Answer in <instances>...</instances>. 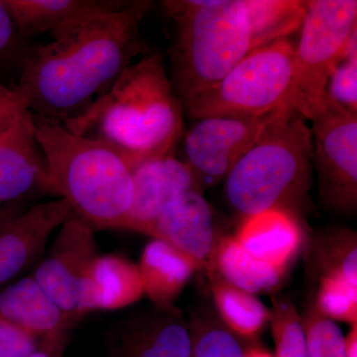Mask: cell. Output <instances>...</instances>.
I'll use <instances>...</instances> for the list:
<instances>
[{
	"instance_id": "obj_25",
	"label": "cell",
	"mask_w": 357,
	"mask_h": 357,
	"mask_svg": "<svg viewBox=\"0 0 357 357\" xmlns=\"http://www.w3.org/2000/svg\"><path fill=\"white\" fill-rule=\"evenodd\" d=\"M326 102L357 115V30L337 59L326 84Z\"/></svg>"
},
{
	"instance_id": "obj_23",
	"label": "cell",
	"mask_w": 357,
	"mask_h": 357,
	"mask_svg": "<svg viewBox=\"0 0 357 357\" xmlns=\"http://www.w3.org/2000/svg\"><path fill=\"white\" fill-rule=\"evenodd\" d=\"M250 27L251 50L289 38L300 30L306 3L300 0H244Z\"/></svg>"
},
{
	"instance_id": "obj_26",
	"label": "cell",
	"mask_w": 357,
	"mask_h": 357,
	"mask_svg": "<svg viewBox=\"0 0 357 357\" xmlns=\"http://www.w3.org/2000/svg\"><path fill=\"white\" fill-rule=\"evenodd\" d=\"M270 319L276 354L275 357H307L302 318L292 303L275 300Z\"/></svg>"
},
{
	"instance_id": "obj_11",
	"label": "cell",
	"mask_w": 357,
	"mask_h": 357,
	"mask_svg": "<svg viewBox=\"0 0 357 357\" xmlns=\"http://www.w3.org/2000/svg\"><path fill=\"white\" fill-rule=\"evenodd\" d=\"M105 349V357H191L189 326L174 306L154 305L112 321Z\"/></svg>"
},
{
	"instance_id": "obj_27",
	"label": "cell",
	"mask_w": 357,
	"mask_h": 357,
	"mask_svg": "<svg viewBox=\"0 0 357 357\" xmlns=\"http://www.w3.org/2000/svg\"><path fill=\"white\" fill-rule=\"evenodd\" d=\"M189 331L191 357H245L236 335L213 321L196 318Z\"/></svg>"
},
{
	"instance_id": "obj_17",
	"label": "cell",
	"mask_w": 357,
	"mask_h": 357,
	"mask_svg": "<svg viewBox=\"0 0 357 357\" xmlns=\"http://www.w3.org/2000/svg\"><path fill=\"white\" fill-rule=\"evenodd\" d=\"M236 241L257 259L285 271L302 243V230L293 213L263 211L244 218Z\"/></svg>"
},
{
	"instance_id": "obj_4",
	"label": "cell",
	"mask_w": 357,
	"mask_h": 357,
	"mask_svg": "<svg viewBox=\"0 0 357 357\" xmlns=\"http://www.w3.org/2000/svg\"><path fill=\"white\" fill-rule=\"evenodd\" d=\"M312 154L306 119L282 107L225 177L227 203L244 218L270 210L292 213L311 185Z\"/></svg>"
},
{
	"instance_id": "obj_35",
	"label": "cell",
	"mask_w": 357,
	"mask_h": 357,
	"mask_svg": "<svg viewBox=\"0 0 357 357\" xmlns=\"http://www.w3.org/2000/svg\"><path fill=\"white\" fill-rule=\"evenodd\" d=\"M244 354L245 357H275L273 354L260 347H249L244 349Z\"/></svg>"
},
{
	"instance_id": "obj_19",
	"label": "cell",
	"mask_w": 357,
	"mask_h": 357,
	"mask_svg": "<svg viewBox=\"0 0 357 357\" xmlns=\"http://www.w3.org/2000/svg\"><path fill=\"white\" fill-rule=\"evenodd\" d=\"M199 268L189 256L154 239L144 249L138 269L144 293L154 305L171 307Z\"/></svg>"
},
{
	"instance_id": "obj_7",
	"label": "cell",
	"mask_w": 357,
	"mask_h": 357,
	"mask_svg": "<svg viewBox=\"0 0 357 357\" xmlns=\"http://www.w3.org/2000/svg\"><path fill=\"white\" fill-rule=\"evenodd\" d=\"M295 44L291 109L312 121L326 105V84L345 44L357 30L356 0H310Z\"/></svg>"
},
{
	"instance_id": "obj_28",
	"label": "cell",
	"mask_w": 357,
	"mask_h": 357,
	"mask_svg": "<svg viewBox=\"0 0 357 357\" xmlns=\"http://www.w3.org/2000/svg\"><path fill=\"white\" fill-rule=\"evenodd\" d=\"M314 307L326 319L357 325V288L338 277L323 276Z\"/></svg>"
},
{
	"instance_id": "obj_6",
	"label": "cell",
	"mask_w": 357,
	"mask_h": 357,
	"mask_svg": "<svg viewBox=\"0 0 357 357\" xmlns=\"http://www.w3.org/2000/svg\"><path fill=\"white\" fill-rule=\"evenodd\" d=\"M295 44L290 38L253 49L218 83L182 103L192 121L261 116L288 105Z\"/></svg>"
},
{
	"instance_id": "obj_15",
	"label": "cell",
	"mask_w": 357,
	"mask_h": 357,
	"mask_svg": "<svg viewBox=\"0 0 357 357\" xmlns=\"http://www.w3.org/2000/svg\"><path fill=\"white\" fill-rule=\"evenodd\" d=\"M145 234L189 256L199 267H208L218 239L213 211L203 191L191 190L164 208Z\"/></svg>"
},
{
	"instance_id": "obj_14",
	"label": "cell",
	"mask_w": 357,
	"mask_h": 357,
	"mask_svg": "<svg viewBox=\"0 0 357 357\" xmlns=\"http://www.w3.org/2000/svg\"><path fill=\"white\" fill-rule=\"evenodd\" d=\"M132 182V204L121 229L144 234L171 202L185 192L201 190L189 167L173 155L134 167Z\"/></svg>"
},
{
	"instance_id": "obj_12",
	"label": "cell",
	"mask_w": 357,
	"mask_h": 357,
	"mask_svg": "<svg viewBox=\"0 0 357 357\" xmlns=\"http://www.w3.org/2000/svg\"><path fill=\"white\" fill-rule=\"evenodd\" d=\"M75 217L70 204L59 198L0 220V286L38 261L53 232Z\"/></svg>"
},
{
	"instance_id": "obj_20",
	"label": "cell",
	"mask_w": 357,
	"mask_h": 357,
	"mask_svg": "<svg viewBox=\"0 0 357 357\" xmlns=\"http://www.w3.org/2000/svg\"><path fill=\"white\" fill-rule=\"evenodd\" d=\"M208 268L230 285L253 295L274 292L285 273L251 255L234 236L217 241Z\"/></svg>"
},
{
	"instance_id": "obj_30",
	"label": "cell",
	"mask_w": 357,
	"mask_h": 357,
	"mask_svg": "<svg viewBox=\"0 0 357 357\" xmlns=\"http://www.w3.org/2000/svg\"><path fill=\"white\" fill-rule=\"evenodd\" d=\"M36 45L18 33L13 18L0 0V77L14 72L20 73V77Z\"/></svg>"
},
{
	"instance_id": "obj_16",
	"label": "cell",
	"mask_w": 357,
	"mask_h": 357,
	"mask_svg": "<svg viewBox=\"0 0 357 357\" xmlns=\"http://www.w3.org/2000/svg\"><path fill=\"white\" fill-rule=\"evenodd\" d=\"M0 321L45 338L68 335L75 326V321L59 309L32 275L0 290Z\"/></svg>"
},
{
	"instance_id": "obj_9",
	"label": "cell",
	"mask_w": 357,
	"mask_h": 357,
	"mask_svg": "<svg viewBox=\"0 0 357 357\" xmlns=\"http://www.w3.org/2000/svg\"><path fill=\"white\" fill-rule=\"evenodd\" d=\"M311 122L319 198L331 210L352 213L357 206V115L326 102Z\"/></svg>"
},
{
	"instance_id": "obj_33",
	"label": "cell",
	"mask_w": 357,
	"mask_h": 357,
	"mask_svg": "<svg viewBox=\"0 0 357 357\" xmlns=\"http://www.w3.org/2000/svg\"><path fill=\"white\" fill-rule=\"evenodd\" d=\"M67 340L68 335L47 338L38 351L24 357H64Z\"/></svg>"
},
{
	"instance_id": "obj_2",
	"label": "cell",
	"mask_w": 357,
	"mask_h": 357,
	"mask_svg": "<svg viewBox=\"0 0 357 357\" xmlns=\"http://www.w3.org/2000/svg\"><path fill=\"white\" fill-rule=\"evenodd\" d=\"M62 126L75 135L114 145L134 168L173 155L184 132V110L163 57L148 52L86 112Z\"/></svg>"
},
{
	"instance_id": "obj_5",
	"label": "cell",
	"mask_w": 357,
	"mask_h": 357,
	"mask_svg": "<svg viewBox=\"0 0 357 357\" xmlns=\"http://www.w3.org/2000/svg\"><path fill=\"white\" fill-rule=\"evenodd\" d=\"M175 23L171 83L181 102L218 83L251 51L244 0H167Z\"/></svg>"
},
{
	"instance_id": "obj_3",
	"label": "cell",
	"mask_w": 357,
	"mask_h": 357,
	"mask_svg": "<svg viewBox=\"0 0 357 357\" xmlns=\"http://www.w3.org/2000/svg\"><path fill=\"white\" fill-rule=\"evenodd\" d=\"M35 136L59 198L93 229H121L133 199L130 161L114 145L32 115Z\"/></svg>"
},
{
	"instance_id": "obj_13",
	"label": "cell",
	"mask_w": 357,
	"mask_h": 357,
	"mask_svg": "<svg viewBox=\"0 0 357 357\" xmlns=\"http://www.w3.org/2000/svg\"><path fill=\"white\" fill-rule=\"evenodd\" d=\"M58 196L35 136L31 112L0 133V206Z\"/></svg>"
},
{
	"instance_id": "obj_18",
	"label": "cell",
	"mask_w": 357,
	"mask_h": 357,
	"mask_svg": "<svg viewBox=\"0 0 357 357\" xmlns=\"http://www.w3.org/2000/svg\"><path fill=\"white\" fill-rule=\"evenodd\" d=\"M23 38L54 34L73 21L89 14L114 10L128 1L121 0H2Z\"/></svg>"
},
{
	"instance_id": "obj_10",
	"label": "cell",
	"mask_w": 357,
	"mask_h": 357,
	"mask_svg": "<svg viewBox=\"0 0 357 357\" xmlns=\"http://www.w3.org/2000/svg\"><path fill=\"white\" fill-rule=\"evenodd\" d=\"M279 109L255 117H204L192 124L185 136L184 162L202 191L225 180Z\"/></svg>"
},
{
	"instance_id": "obj_31",
	"label": "cell",
	"mask_w": 357,
	"mask_h": 357,
	"mask_svg": "<svg viewBox=\"0 0 357 357\" xmlns=\"http://www.w3.org/2000/svg\"><path fill=\"white\" fill-rule=\"evenodd\" d=\"M46 340L8 321H0V357L29 356L38 351Z\"/></svg>"
},
{
	"instance_id": "obj_32",
	"label": "cell",
	"mask_w": 357,
	"mask_h": 357,
	"mask_svg": "<svg viewBox=\"0 0 357 357\" xmlns=\"http://www.w3.org/2000/svg\"><path fill=\"white\" fill-rule=\"evenodd\" d=\"M27 112V105L15 89L0 83V133L10 128Z\"/></svg>"
},
{
	"instance_id": "obj_24",
	"label": "cell",
	"mask_w": 357,
	"mask_h": 357,
	"mask_svg": "<svg viewBox=\"0 0 357 357\" xmlns=\"http://www.w3.org/2000/svg\"><path fill=\"white\" fill-rule=\"evenodd\" d=\"M319 243H323L319 249L323 276L338 277L357 288L356 232L333 230L321 237Z\"/></svg>"
},
{
	"instance_id": "obj_1",
	"label": "cell",
	"mask_w": 357,
	"mask_h": 357,
	"mask_svg": "<svg viewBox=\"0 0 357 357\" xmlns=\"http://www.w3.org/2000/svg\"><path fill=\"white\" fill-rule=\"evenodd\" d=\"M153 6L133 0L114 10L89 14L36 45L13 86L34 116L64 122L89 109L145 52L140 26Z\"/></svg>"
},
{
	"instance_id": "obj_29",
	"label": "cell",
	"mask_w": 357,
	"mask_h": 357,
	"mask_svg": "<svg viewBox=\"0 0 357 357\" xmlns=\"http://www.w3.org/2000/svg\"><path fill=\"white\" fill-rule=\"evenodd\" d=\"M302 321L307 357H345L344 335L335 321L321 316L314 307Z\"/></svg>"
},
{
	"instance_id": "obj_21",
	"label": "cell",
	"mask_w": 357,
	"mask_h": 357,
	"mask_svg": "<svg viewBox=\"0 0 357 357\" xmlns=\"http://www.w3.org/2000/svg\"><path fill=\"white\" fill-rule=\"evenodd\" d=\"M143 293L137 266L116 256H98L91 274V311L128 306Z\"/></svg>"
},
{
	"instance_id": "obj_22",
	"label": "cell",
	"mask_w": 357,
	"mask_h": 357,
	"mask_svg": "<svg viewBox=\"0 0 357 357\" xmlns=\"http://www.w3.org/2000/svg\"><path fill=\"white\" fill-rule=\"evenodd\" d=\"M211 290L225 328L234 335L250 340L262 332L272 312L253 294L230 285L210 270Z\"/></svg>"
},
{
	"instance_id": "obj_34",
	"label": "cell",
	"mask_w": 357,
	"mask_h": 357,
	"mask_svg": "<svg viewBox=\"0 0 357 357\" xmlns=\"http://www.w3.org/2000/svg\"><path fill=\"white\" fill-rule=\"evenodd\" d=\"M345 357H357V325L351 326V332L344 337Z\"/></svg>"
},
{
	"instance_id": "obj_8",
	"label": "cell",
	"mask_w": 357,
	"mask_h": 357,
	"mask_svg": "<svg viewBox=\"0 0 357 357\" xmlns=\"http://www.w3.org/2000/svg\"><path fill=\"white\" fill-rule=\"evenodd\" d=\"M100 255L95 230L75 217L59 229L48 253L42 256L32 275L75 323L91 312V274Z\"/></svg>"
}]
</instances>
